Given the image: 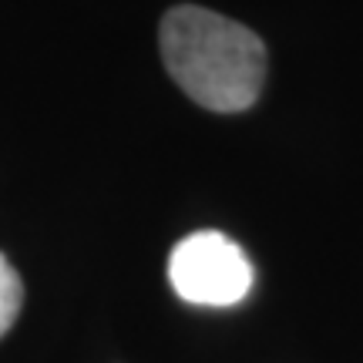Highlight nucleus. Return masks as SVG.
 <instances>
[{
  "mask_svg": "<svg viewBox=\"0 0 363 363\" xmlns=\"http://www.w3.org/2000/svg\"><path fill=\"white\" fill-rule=\"evenodd\" d=\"M165 67L195 104L235 115L256 104L266 81V48L246 24L182 4L162 21Z\"/></svg>",
  "mask_w": 363,
  "mask_h": 363,
  "instance_id": "nucleus-1",
  "label": "nucleus"
},
{
  "mask_svg": "<svg viewBox=\"0 0 363 363\" xmlns=\"http://www.w3.org/2000/svg\"><path fill=\"white\" fill-rule=\"evenodd\" d=\"M169 283L192 306H235L252 286V262L229 235L202 229L172 249Z\"/></svg>",
  "mask_w": 363,
  "mask_h": 363,
  "instance_id": "nucleus-2",
  "label": "nucleus"
},
{
  "mask_svg": "<svg viewBox=\"0 0 363 363\" xmlns=\"http://www.w3.org/2000/svg\"><path fill=\"white\" fill-rule=\"evenodd\" d=\"M21 306H24V283H21L17 269L0 252V337L13 326Z\"/></svg>",
  "mask_w": 363,
  "mask_h": 363,
  "instance_id": "nucleus-3",
  "label": "nucleus"
}]
</instances>
